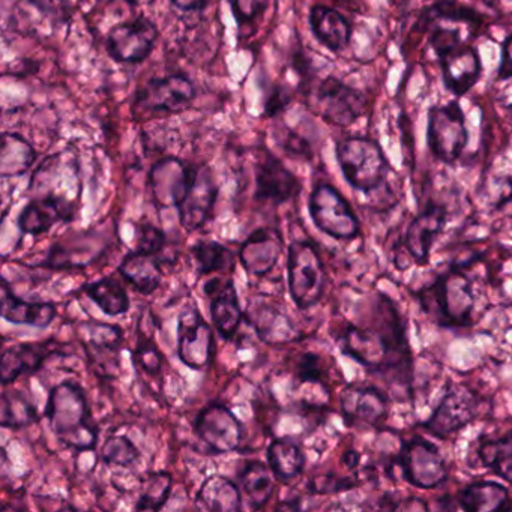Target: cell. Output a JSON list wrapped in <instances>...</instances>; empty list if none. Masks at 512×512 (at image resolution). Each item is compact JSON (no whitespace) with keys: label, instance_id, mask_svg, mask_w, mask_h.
<instances>
[{"label":"cell","instance_id":"obj_40","mask_svg":"<svg viewBox=\"0 0 512 512\" xmlns=\"http://www.w3.org/2000/svg\"><path fill=\"white\" fill-rule=\"evenodd\" d=\"M139 457V449L127 436L107 437L101 448V458L109 466L130 467Z\"/></svg>","mask_w":512,"mask_h":512},{"label":"cell","instance_id":"obj_5","mask_svg":"<svg viewBox=\"0 0 512 512\" xmlns=\"http://www.w3.org/2000/svg\"><path fill=\"white\" fill-rule=\"evenodd\" d=\"M287 283L293 304L307 311L322 301L326 287V271L316 245L295 241L287 253Z\"/></svg>","mask_w":512,"mask_h":512},{"label":"cell","instance_id":"obj_4","mask_svg":"<svg viewBox=\"0 0 512 512\" xmlns=\"http://www.w3.org/2000/svg\"><path fill=\"white\" fill-rule=\"evenodd\" d=\"M335 157L347 184L365 194L379 190L391 170L382 146L368 137L340 140Z\"/></svg>","mask_w":512,"mask_h":512},{"label":"cell","instance_id":"obj_43","mask_svg":"<svg viewBox=\"0 0 512 512\" xmlns=\"http://www.w3.org/2000/svg\"><path fill=\"white\" fill-rule=\"evenodd\" d=\"M167 235L160 227L151 223L140 224L137 227L136 250L142 253L160 256L166 250Z\"/></svg>","mask_w":512,"mask_h":512},{"label":"cell","instance_id":"obj_54","mask_svg":"<svg viewBox=\"0 0 512 512\" xmlns=\"http://www.w3.org/2000/svg\"><path fill=\"white\" fill-rule=\"evenodd\" d=\"M157 0H127V4L133 8L148 7V5L154 4Z\"/></svg>","mask_w":512,"mask_h":512},{"label":"cell","instance_id":"obj_27","mask_svg":"<svg viewBox=\"0 0 512 512\" xmlns=\"http://www.w3.org/2000/svg\"><path fill=\"white\" fill-rule=\"evenodd\" d=\"M308 23L314 38L329 52H343L352 40V25L334 8L314 5L308 14Z\"/></svg>","mask_w":512,"mask_h":512},{"label":"cell","instance_id":"obj_26","mask_svg":"<svg viewBox=\"0 0 512 512\" xmlns=\"http://www.w3.org/2000/svg\"><path fill=\"white\" fill-rule=\"evenodd\" d=\"M56 350L52 347V341L44 343H22L8 347L2 353L0 364V379L4 386L16 382L22 376L37 373L44 362Z\"/></svg>","mask_w":512,"mask_h":512},{"label":"cell","instance_id":"obj_6","mask_svg":"<svg viewBox=\"0 0 512 512\" xmlns=\"http://www.w3.org/2000/svg\"><path fill=\"white\" fill-rule=\"evenodd\" d=\"M427 143L431 154L443 164L457 163L469 143L466 116L457 100L431 106L427 116Z\"/></svg>","mask_w":512,"mask_h":512},{"label":"cell","instance_id":"obj_42","mask_svg":"<svg viewBox=\"0 0 512 512\" xmlns=\"http://www.w3.org/2000/svg\"><path fill=\"white\" fill-rule=\"evenodd\" d=\"M134 364L149 376L155 377L163 367V353L151 338L140 335L133 353Z\"/></svg>","mask_w":512,"mask_h":512},{"label":"cell","instance_id":"obj_45","mask_svg":"<svg viewBox=\"0 0 512 512\" xmlns=\"http://www.w3.org/2000/svg\"><path fill=\"white\" fill-rule=\"evenodd\" d=\"M43 16L49 17L53 25H67L73 19V5L70 0H26Z\"/></svg>","mask_w":512,"mask_h":512},{"label":"cell","instance_id":"obj_51","mask_svg":"<svg viewBox=\"0 0 512 512\" xmlns=\"http://www.w3.org/2000/svg\"><path fill=\"white\" fill-rule=\"evenodd\" d=\"M290 103V97L286 92L281 91L280 88H274L271 95H268L266 100V116L277 115L280 110H283Z\"/></svg>","mask_w":512,"mask_h":512},{"label":"cell","instance_id":"obj_2","mask_svg":"<svg viewBox=\"0 0 512 512\" xmlns=\"http://www.w3.org/2000/svg\"><path fill=\"white\" fill-rule=\"evenodd\" d=\"M44 416L59 442L77 452L97 446L100 428L92 416L88 395L79 383L65 380L53 386Z\"/></svg>","mask_w":512,"mask_h":512},{"label":"cell","instance_id":"obj_37","mask_svg":"<svg viewBox=\"0 0 512 512\" xmlns=\"http://www.w3.org/2000/svg\"><path fill=\"white\" fill-rule=\"evenodd\" d=\"M478 455L485 467L512 485V431L499 439L482 442Z\"/></svg>","mask_w":512,"mask_h":512},{"label":"cell","instance_id":"obj_32","mask_svg":"<svg viewBox=\"0 0 512 512\" xmlns=\"http://www.w3.org/2000/svg\"><path fill=\"white\" fill-rule=\"evenodd\" d=\"M458 506L464 511H502L508 508L509 493L503 485L494 481H476L458 493Z\"/></svg>","mask_w":512,"mask_h":512},{"label":"cell","instance_id":"obj_22","mask_svg":"<svg viewBox=\"0 0 512 512\" xmlns=\"http://www.w3.org/2000/svg\"><path fill=\"white\" fill-rule=\"evenodd\" d=\"M203 292L211 299L209 313L218 335L224 341L233 340L241 326L244 313H242L241 302L232 278L226 281L218 277L212 278L203 287Z\"/></svg>","mask_w":512,"mask_h":512},{"label":"cell","instance_id":"obj_9","mask_svg":"<svg viewBox=\"0 0 512 512\" xmlns=\"http://www.w3.org/2000/svg\"><path fill=\"white\" fill-rule=\"evenodd\" d=\"M397 464L403 478L421 490H433L448 479V467L437 446L419 436L401 445Z\"/></svg>","mask_w":512,"mask_h":512},{"label":"cell","instance_id":"obj_14","mask_svg":"<svg viewBox=\"0 0 512 512\" xmlns=\"http://www.w3.org/2000/svg\"><path fill=\"white\" fill-rule=\"evenodd\" d=\"M218 191L220 188L212 170L205 164L194 166L187 191L176 206L179 223L187 232H197L208 223L217 203Z\"/></svg>","mask_w":512,"mask_h":512},{"label":"cell","instance_id":"obj_16","mask_svg":"<svg viewBox=\"0 0 512 512\" xmlns=\"http://www.w3.org/2000/svg\"><path fill=\"white\" fill-rule=\"evenodd\" d=\"M254 179V199L257 202L284 205L298 197L302 191L301 181L269 152H265V157L257 163Z\"/></svg>","mask_w":512,"mask_h":512},{"label":"cell","instance_id":"obj_20","mask_svg":"<svg viewBox=\"0 0 512 512\" xmlns=\"http://www.w3.org/2000/svg\"><path fill=\"white\" fill-rule=\"evenodd\" d=\"M193 167L176 157L163 158L152 166L149 187L158 208H176L179 205L190 184Z\"/></svg>","mask_w":512,"mask_h":512},{"label":"cell","instance_id":"obj_46","mask_svg":"<svg viewBox=\"0 0 512 512\" xmlns=\"http://www.w3.org/2000/svg\"><path fill=\"white\" fill-rule=\"evenodd\" d=\"M269 0H230L232 14L239 26H248L263 16Z\"/></svg>","mask_w":512,"mask_h":512},{"label":"cell","instance_id":"obj_1","mask_svg":"<svg viewBox=\"0 0 512 512\" xmlns=\"http://www.w3.org/2000/svg\"><path fill=\"white\" fill-rule=\"evenodd\" d=\"M341 352L377 373L412 376V352L403 317L394 302L379 295L368 325H347L338 337Z\"/></svg>","mask_w":512,"mask_h":512},{"label":"cell","instance_id":"obj_19","mask_svg":"<svg viewBox=\"0 0 512 512\" xmlns=\"http://www.w3.org/2000/svg\"><path fill=\"white\" fill-rule=\"evenodd\" d=\"M389 400L373 386H347L341 394V412L349 427H377L388 416Z\"/></svg>","mask_w":512,"mask_h":512},{"label":"cell","instance_id":"obj_48","mask_svg":"<svg viewBox=\"0 0 512 512\" xmlns=\"http://www.w3.org/2000/svg\"><path fill=\"white\" fill-rule=\"evenodd\" d=\"M353 487V482L346 478H340L337 475L319 476V478H313L308 484V490L314 494H332L340 493V491L350 490Z\"/></svg>","mask_w":512,"mask_h":512},{"label":"cell","instance_id":"obj_8","mask_svg":"<svg viewBox=\"0 0 512 512\" xmlns=\"http://www.w3.org/2000/svg\"><path fill=\"white\" fill-rule=\"evenodd\" d=\"M367 107V98L358 89L346 85L337 77L320 80L314 91L313 110L335 127H350L355 124Z\"/></svg>","mask_w":512,"mask_h":512},{"label":"cell","instance_id":"obj_34","mask_svg":"<svg viewBox=\"0 0 512 512\" xmlns=\"http://www.w3.org/2000/svg\"><path fill=\"white\" fill-rule=\"evenodd\" d=\"M35 160H37V152L28 140L23 139L19 134L4 133L2 154H0V173L4 178L25 175Z\"/></svg>","mask_w":512,"mask_h":512},{"label":"cell","instance_id":"obj_18","mask_svg":"<svg viewBox=\"0 0 512 512\" xmlns=\"http://www.w3.org/2000/svg\"><path fill=\"white\" fill-rule=\"evenodd\" d=\"M443 85L455 98L469 94L481 79L482 61L478 49L460 44L439 58Z\"/></svg>","mask_w":512,"mask_h":512},{"label":"cell","instance_id":"obj_55","mask_svg":"<svg viewBox=\"0 0 512 512\" xmlns=\"http://www.w3.org/2000/svg\"><path fill=\"white\" fill-rule=\"evenodd\" d=\"M425 2H437V0H425Z\"/></svg>","mask_w":512,"mask_h":512},{"label":"cell","instance_id":"obj_24","mask_svg":"<svg viewBox=\"0 0 512 512\" xmlns=\"http://www.w3.org/2000/svg\"><path fill=\"white\" fill-rule=\"evenodd\" d=\"M0 299H2L0 314L7 322L14 323V325L46 329L58 316V310L53 302H29L19 298L11 289L7 278H2Z\"/></svg>","mask_w":512,"mask_h":512},{"label":"cell","instance_id":"obj_44","mask_svg":"<svg viewBox=\"0 0 512 512\" xmlns=\"http://www.w3.org/2000/svg\"><path fill=\"white\" fill-rule=\"evenodd\" d=\"M296 377L301 383H320L325 386L326 364L316 353H302L296 364Z\"/></svg>","mask_w":512,"mask_h":512},{"label":"cell","instance_id":"obj_28","mask_svg":"<svg viewBox=\"0 0 512 512\" xmlns=\"http://www.w3.org/2000/svg\"><path fill=\"white\" fill-rule=\"evenodd\" d=\"M163 263L164 260L158 259V256L134 250L122 259L118 272L137 292L149 296L157 292L158 287L161 286Z\"/></svg>","mask_w":512,"mask_h":512},{"label":"cell","instance_id":"obj_10","mask_svg":"<svg viewBox=\"0 0 512 512\" xmlns=\"http://www.w3.org/2000/svg\"><path fill=\"white\" fill-rule=\"evenodd\" d=\"M196 98V86L184 74L155 77L134 95V110L143 113L178 115L190 109Z\"/></svg>","mask_w":512,"mask_h":512},{"label":"cell","instance_id":"obj_17","mask_svg":"<svg viewBox=\"0 0 512 512\" xmlns=\"http://www.w3.org/2000/svg\"><path fill=\"white\" fill-rule=\"evenodd\" d=\"M77 205L79 203L61 197L35 196L20 212L17 227L23 235H44L56 224H68L76 220Z\"/></svg>","mask_w":512,"mask_h":512},{"label":"cell","instance_id":"obj_30","mask_svg":"<svg viewBox=\"0 0 512 512\" xmlns=\"http://www.w3.org/2000/svg\"><path fill=\"white\" fill-rule=\"evenodd\" d=\"M266 458L275 478L281 482H290L301 476L307 463L304 449L292 437H277L272 440L266 451Z\"/></svg>","mask_w":512,"mask_h":512},{"label":"cell","instance_id":"obj_13","mask_svg":"<svg viewBox=\"0 0 512 512\" xmlns=\"http://www.w3.org/2000/svg\"><path fill=\"white\" fill-rule=\"evenodd\" d=\"M215 355V335L197 307L179 314L178 356L191 370H205Z\"/></svg>","mask_w":512,"mask_h":512},{"label":"cell","instance_id":"obj_15","mask_svg":"<svg viewBox=\"0 0 512 512\" xmlns=\"http://www.w3.org/2000/svg\"><path fill=\"white\" fill-rule=\"evenodd\" d=\"M478 406V398L472 389L451 385L439 406L424 422V430L440 439H448L475 419Z\"/></svg>","mask_w":512,"mask_h":512},{"label":"cell","instance_id":"obj_52","mask_svg":"<svg viewBox=\"0 0 512 512\" xmlns=\"http://www.w3.org/2000/svg\"><path fill=\"white\" fill-rule=\"evenodd\" d=\"M211 0H170L173 7L182 13H202L208 8Z\"/></svg>","mask_w":512,"mask_h":512},{"label":"cell","instance_id":"obj_50","mask_svg":"<svg viewBox=\"0 0 512 512\" xmlns=\"http://www.w3.org/2000/svg\"><path fill=\"white\" fill-rule=\"evenodd\" d=\"M512 79V34L503 40L500 52V64L497 68V80L506 82Z\"/></svg>","mask_w":512,"mask_h":512},{"label":"cell","instance_id":"obj_36","mask_svg":"<svg viewBox=\"0 0 512 512\" xmlns=\"http://www.w3.org/2000/svg\"><path fill=\"white\" fill-rule=\"evenodd\" d=\"M191 254L196 260L199 275L212 272L229 274L235 269V256L226 245L217 241H199L191 247Z\"/></svg>","mask_w":512,"mask_h":512},{"label":"cell","instance_id":"obj_7","mask_svg":"<svg viewBox=\"0 0 512 512\" xmlns=\"http://www.w3.org/2000/svg\"><path fill=\"white\" fill-rule=\"evenodd\" d=\"M308 212L314 226L331 238L349 241L361 232L352 206L332 185L317 184L313 188L308 199Z\"/></svg>","mask_w":512,"mask_h":512},{"label":"cell","instance_id":"obj_29","mask_svg":"<svg viewBox=\"0 0 512 512\" xmlns=\"http://www.w3.org/2000/svg\"><path fill=\"white\" fill-rule=\"evenodd\" d=\"M194 506L199 511L236 512L242 508V493L238 485L224 475H211L197 491Z\"/></svg>","mask_w":512,"mask_h":512},{"label":"cell","instance_id":"obj_25","mask_svg":"<svg viewBox=\"0 0 512 512\" xmlns=\"http://www.w3.org/2000/svg\"><path fill=\"white\" fill-rule=\"evenodd\" d=\"M245 319L263 343L275 346L298 340V332L290 317L268 302L256 301L250 304Z\"/></svg>","mask_w":512,"mask_h":512},{"label":"cell","instance_id":"obj_11","mask_svg":"<svg viewBox=\"0 0 512 512\" xmlns=\"http://www.w3.org/2000/svg\"><path fill=\"white\" fill-rule=\"evenodd\" d=\"M193 431L206 451L214 455L238 451L244 439V425L229 407L220 403L209 404L200 410Z\"/></svg>","mask_w":512,"mask_h":512},{"label":"cell","instance_id":"obj_38","mask_svg":"<svg viewBox=\"0 0 512 512\" xmlns=\"http://www.w3.org/2000/svg\"><path fill=\"white\" fill-rule=\"evenodd\" d=\"M172 487V473L164 472V470L149 473L143 479L142 493H140L134 509L136 511H160L169 502Z\"/></svg>","mask_w":512,"mask_h":512},{"label":"cell","instance_id":"obj_53","mask_svg":"<svg viewBox=\"0 0 512 512\" xmlns=\"http://www.w3.org/2000/svg\"><path fill=\"white\" fill-rule=\"evenodd\" d=\"M341 461H343V464L347 469H356V467L359 466V463H361V454H359L358 451H346L344 452L343 457H341Z\"/></svg>","mask_w":512,"mask_h":512},{"label":"cell","instance_id":"obj_49","mask_svg":"<svg viewBox=\"0 0 512 512\" xmlns=\"http://www.w3.org/2000/svg\"><path fill=\"white\" fill-rule=\"evenodd\" d=\"M278 142L281 148L290 155L296 157L311 158V146L304 137L299 136L298 133H293L292 130H286L284 133H278Z\"/></svg>","mask_w":512,"mask_h":512},{"label":"cell","instance_id":"obj_12","mask_svg":"<svg viewBox=\"0 0 512 512\" xmlns=\"http://www.w3.org/2000/svg\"><path fill=\"white\" fill-rule=\"evenodd\" d=\"M160 31L148 17L113 26L107 35V53L119 64L140 65L152 55Z\"/></svg>","mask_w":512,"mask_h":512},{"label":"cell","instance_id":"obj_3","mask_svg":"<svg viewBox=\"0 0 512 512\" xmlns=\"http://www.w3.org/2000/svg\"><path fill=\"white\" fill-rule=\"evenodd\" d=\"M424 310L446 328H464L472 323L476 298L473 281L457 266L442 272L430 286L416 293Z\"/></svg>","mask_w":512,"mask_h":512},{"label":"cell","instance_id":"obj_21","mask_svg":"<svg viewBox=\"0 0 512 512\" xmlns=\"http://www.w3.org/2000/svg\"><path fill=\"white\" fill-rule=\"evenodd\" d=\"M448 211L445 206L430 203L407 227L403 239L406 253L416 265H425L430 260L431 248L437 236L445 230Z\"/></svg>","mask_w":512,"mask_h":512},{"label":"cell","instance_id":"obj_31","mask_svg":"<svg viewBox=\"0 0 512 512\" xmlns=\"http://www.w3.org/2000/svg\"><path fill=\"white\" fill-rule=\"evenodd\" d=\"M269 464L247 461L239 472L242 493L253 511L265 508L275 493V479Z\"/></svg>","mask_w":512,"mask_h":512},{"label":"cell","instance_id":"obj_39","mask_svg":"<svg viewBox=\"0 0 512 512\" xmlns=\"http://www.w3.org/2000/svg\"><path fill=\"white\" fill-rule=\"evenodd\" d=\"M422 19L427 20V22L446 20V22L466 23L470 26H478L482 23V17L479 16L475 8L461 4L458 0H437V2H433V5H430L422 14Z\"/></svg>","mask_w":512,"mask_h":512},{"label":"cell","instance_id":"obj_35","mask_svg":"<svg viewBox=\"0 0 512 512\" xmlns=\"http://www.w3.org/2000/svg\"><path fill=\"white\" fill-rule=\"evenodd\" d=\"M40 419L38 407L23 391H4L0 398V425L10 430H23Z\"/></svg>","mask_w":512,"mask_h":512},{"label":"cell","instance_id":"obj_47","mask_svg":"<svg viewBox=\"0 0 512 512\" xmlns=\"http://www.w3.org/2000/svg\"><path fill=\"white\" fill-rule=\"evenodd\" d=\"M428 44H430L431 49H433L434 55L439 58L443 53L449 52V50L455 49V47L463 44V40H461V34L458 29L439 26V28L434 29Z\"/></svg>","mask_w":512,"mask_h":512},{"label":"cell","instance_id":"obj_23","mask_svg":"<svg viewBox=\"0 0 512 512\" xmlns=\"http://www.w3.org/2000/svg\"><path fill=\"white\" fill-rule=\"evenodd\" d=\"M283 253L281 236L268 229H257L239 247V260L248 274L265 277Z\"/></svg>","mask_w":512,"mask_h":512},{"label":"cell","instance_id":"obj_33","mask_svg":"<svg viewBox=\"0 0 512 512\" xmlns=\"http://www.w3.org/2000/svg\"><path fill=\"white\" fill-rule=\"evenodd\" d=\"M82 292L110 317L124 316L130 311L131 301L127 290L113 278H101L94 283L85 284Z\"/></svg>","mask_w":512,"mask_h":512},{"label":"cell","instance_id":"obj_41","mask_svg":"<svg viewBox=\"0 0 512 512\" xmlns=\"http://www.w3.org/2000/svg\"><path fill=\"white\" fill-rule=\"evenodd\" d=\"M86 328L89 329L91 340L86 344V349H94L95 352H100L101 355H116L122 343V329L109 323L89 322L86 323Z\"/></svg>","mask_w":512,"mask_h":512},{"label":"cell","instance_id":"obj_56","mask_svg":"<svg viewBox=\"0 0 512 512\" xmlns=\"http://www.w3.org/2000/svg\"><path fill=\"white\" fill-rule=\"evenodd\" d=\"M481 2H484V4H487L488 0H481Z\"/></svg>","mask_w":512,"mask_h":512}]
</instances>
